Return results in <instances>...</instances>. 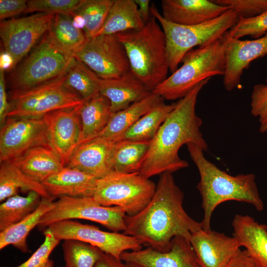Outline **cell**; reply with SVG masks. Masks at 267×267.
<instances>
[{"instance_id":"obj_1","label":"cell","mask_w":267,"mask_h":267,"mask_svg":"<svg viewBox=\"0 0 267 267\" xmlns=\"http://www.w3.org/2000/svg\"><path fill=\"white\" fill-rule=\"evenodd\" d=\"M154 194L147 205L138 214L125 219L123 233L161 252L168 251L174 238L189 240L202 228L183 207L184 195L176 184L172 173L161 174Z\"/></svg>"},{"instance_id":"obj_2","label":"cell","mask_w":267,"mask_h":267,"mask_svg":"<svg viewBox=\"0 0 267 267\" xmlns=\"http://www.w3.org/2000/svg\"><path fill=\"white\" fill-rule=\"evenodd\" d=\"M210 79L197 84L176 103L175 108L150 141L139 172L141 176L149 178L188 167V163L178 155V150L183 145L192 143L204 151L208 150V144L200 131L202 120L196 114L195 106L200 91Z\"/></svg>"},{"instance_id":"obj_3","label":"cell","mask_w":267,"mask_h":267,"mask_svg":"<svg viewBox=\"0 0 267 267\" xmlns=\"http://www.w3.org/2000/svg\"><path fill=\"white\" fill-rule=\"evenodd\" d=\"M186 145L200 175L197 188L202 197L201 205L204 211L203 218L200 222L202 229L206 232L212 230V214L216 208L224 202H243L252 205L258 211L264 209V204L254 174L231 176L208 160L204 151L197 145L189 143Z\"/></svg>"},{"instance_id":"obj_4","label":"cell","mask_w":267,"mask_h":267,"mask_svg":"<svg viewBox=\"0 0 267 267\" xmlns=\"http://www.w3.org/2000/svg\"><path fill=\"white\" fill-rule=\"evenodd\" d=\"M124 45L131 71L152 91L168 77L169 69L165 34L151 16L143 28L116 34Z\"/></svg>"},{"instance_id":"obj_5","label":"cell","mask_w":267,"mask_h":267,"mask_svg":"<svg viewBox=\"0 0 267 267\" xmlns=\"http://www.w3.org/2000/svg\"><path fill=\"white\" fill-rule=\"evenodd\" d=\"M229 37L227 32L212 43L189 51L182 59V65L152 92L164 100L180 99L202 81L223 76Z\"/></svg>"},{"instance_id":"obj_6","label":"cell","mask_w":267,"mask_h":267,"mask_svg":"<svg viewBox=\"0 0 267 267\" xmlns=\"http://www.w3.org/2000/svg\"><path fill=\"white\" fill-rule=\"evenodd\" d=\"M150 13L157 19L165 34L172 73L178 68L187 52L195 46H203L221 38L239 18L235 11L229 9L218 17L203 23L178 25L165 19L153 3L150 6Z\"/></svg>"},{"instance_id":"obj_7","label":"cell","mask_w":267,"mask_h":267,"mask_svg":"<svg viewBox=\"0 0 267 267\" xmlns=\"http://www.w3.org/2000/svg\"><path fill=\"white\" fill-rule=\"evenodd\" d=\"M66 72L29 89L11 90L8 117L40 119L49 112L82 104L85 101L65 84Z\"/></svg>"},{"instance_id":"obj_8","label":"cell","mask_w":267,"mask_h":267,"mask_svg":"<svg viewBox=\"0 0 267 267\" xmlns=\"http://www.w3.org/2000/svg\"><path fill=\"white\" fill-rule=\"evenodd\" d=\"M75 57L51 40L47 32L22 63L9 76L12 90H27L64 74Z\"/></svg>"},{"instance_id":"obj_9","label":"cell","mask_w":267,"mask_h":267,"mask_svg":"<svg viewBox=\"0 0 267 267\" xmlns=\"http://www.w3.org/2000/svg\"><path fill=\"white\" fill-rule=\"evenodd\" d=\"M156 185L139 173L112 172L98 179L93 197L100 205L122 208L127 216L142 211L152 199Z\"/></svg>"},{"instance_id":"obj_10","label":"cell","mask_w":267,"mask_h":267,"mask_svg":"<svg viewBox=\"0 0 267 267\" xmlns=\"http://www.w3.org/2000/svg\"><path fill=\"white\" fill-rule=\"evenodd\" d=\"M125 211L118 206L106 207L93 197L61 196L45 213L38 225L44 230L51 223L63 220L84 219L101 224L113 232L125 231Z\"/></svg>"},{"instance_id":"obj_11","label":"cell","mask_w":267,"mask_h":267,"mask_svg":"<svg viewBox=\"0 0 267 267\" xmlns=\"http://www.w3.org/2000/svg\"><path fill=\"white\" fill-rule=\"evenodd\" d=\"M74 57L102 79L117 78L131 71L125 48L116 34L88 39Z\"/></svg>"},{"instance_id":"obj_12","label":"cell","mask_w":267,"mask_h":267,"mask_svg":"<svg viewBox=\"0 0 267 267\" xmlns=\"http://www.w3.org/2000/svg\"><path fill=\"white\" fill-rule=\"evenodd\" d=\"M48 227L59 241L72 239L84 242L119 259L126 251L142 248L141 243L132 236L123 233L103 231L95 226L72 220L55 222Z\"/></svg>"},{"instance_id":"obj_13","label":"cell","mask_w":267,"mask_h":267,"mask_svg":"<svg viewBox=\"0 0 267 267\" xmlns=\"http://www.w3.org/2000/svg\"><path fill=\"white\" fill-rule=\"evenodd\" d=\"M54 14L36 13L0 22V36L4 51L13 58V70L48 31Z\"/></svg>"},{"instance_id":"obj_14","label":"cell","mask_w":267,"mask_h":267,"mask_svg":"<svg viewBox=\"0 0 267 267\" xmlns=\"http://www.w3.org/2000/svg\"><path fill=\"white\" fill-rule=\"evenodd\" d=\"M49 144L44 119L7 117L0 130V162L12 161L36 146Z\"/></svg>"},{"instance_id":"obj_15","label":"cell","mask_w":267,"mask_h":267,"mask_svg":"<svg viewBox=\"0 0 267 267\" xmlns=\"http://www.w3.org/2000/svg\"><path fill=\"white\" fill-rule=\"evenodd\" d=\"M82 104L75 108L57 110L43 117L46 126L48 143L64 167L68 164L80 142L82 125L80 109Z\"/></svg>"},{"instance_id":"obj_16","label":"cell","mask_w":267,"mask_h":267,"mask_svg":"<svg viewBox=\"0 0 267 267\" xmlns=\"http://www.w3.org/2000/svg\"><path fill=\"white\" fill-rule=\"evenodd\" d=\"M121 260L140 267H201L189 240L179 236L173 238L168 251L147 247L126 251Z\"/></svg>"},{"instance_id":"obj_17","label":"cell","mask_w":267,"mask_h":267,"mask_svg":"<svg viewBox=\"0 0 267 267\" xmlns=\"http://www.w3.org/2000/svg\"><path fill=\"white\" fill-rule=\"evenodd\" d=\"M267 54V33L262 37L252 40H241L230 36L226 48L223 76L225 89L231 91L237 88L244 71L251 63Z\"/></svg>"},{"instance_id":"obj_18","label":"cell","mask_w":267,"mask_h":267,"mask_svg":"<svg viewBox=\"0 0 267 267\" xmlns=\"http://www.w3.org/2000/svg\"><path fill=\"white\" fill-rule=\"evenodd\" d=\"M189 241L201 267H225L241 250L233 236L202 228L191 235Z\"/></svg>"},{"instance_id":"obj_19","label":"cell","mask_w":267,"mask_h":267,"mask_svg":"<svg viewBox=\"0 0 267 267\" xmlns=\"http://www.w3.org/2000/svg\"><path fill=\"white\" fill-rule=\"evenodd\" d=\"M162 15L181 25L203 23L221 16L229 8L208 0H162Z\"/></svg>"},{"instance_id":"obj_20","label":"cell","mask_w":267,"mask_h":267,"mask_svg":"<svg viewBox=\"0 0 267 267\" xmlns=\"http://www.w3.org/2000/svg\"><path fill=\"white\" fill-rule=\"evenodd\" d=\"M115 142L94 138L79 145L66 167L82 171L97 179L114 172L112 163Z\"/></svg>"},{"instance_id":"obj_21","label":"cell","mask_w":267,"mask_h":267,"mask_svg":"<svg viewBox=\"0 0 267 267\" xmlns=\"http://www.w3.org/2000/svg\"><path fill=\"white\" fill-rule=\"evenodd\" d=\"M99 92L109 100L111 111L115 113L146 98L152 91L131 70L117 78L100 79Z\"/></svg>"},{"instance_id":"obj_22","label":"cell","mask_w":267,"mask_h":267,"mask_svg":"<svg viewBox=\"0 0 267 267\" xmlns=\"http://www.w3.org/2000/svg\"><path fill=\"white\" fill-rule=\"evenodd\" d=\"M232 226L233 236L244 247L257 267H267V226L248 215L237 214Z\"/></svg>"},{"instance_id":"obj_23","label":"cell","mask_w":267,"mask_h":267,"mask_svg":"<svg viewBox=\"0 0 267 267\" xmlns=\"http://www.w3.org/2000/svg\"><path fill=\"white\" fill-rule=\"evenodd\" d=\"M98 179L78 169L64 167L42 183L51 197H92Z\"/></svg>"},{"instance_id":"obj_24","label":"cell","mask_w":267,"mask_h":267,"mask_svg":"<svg viewBox=\"0 0 267 267\" xmlns=\"http://www.w3.org/2000/svg\"><path fill=\"white\" fill-rule=\"evenodd\" d=\"M163 102L164 99L161 96L152 92L148 96L125 109L112 113L105 127L91 139L102 138L113 142L118 141L120 136L137 120Z\"/></svg>"},{"instance_id":"obj_25","label":"cell","mask_w":267,"mask_h":267,"mask_svg":"<svg viewBox=\"0 0 267 267\" xmlns=\"http://www.w3.org/2000/svg\"><path fill=\"white\" fill-rule=\"evenodd\" d=\"M10 161L29 178L40 183L64 167L49 144L33 147Z\"/></svg>"},{"instance_id":"obj_26","label":"cell","mask_w":267,"mask_h":267,"mask_svg":"<svg viewBox=\"0 0 267 267\" xmlns=\"http://www.w3.org/2000/svg\"><path fill=\"white\" fill-rule=\"evenodd\" d=\"M54 197H42L37 209L18 223L0 231V249L12 245L23 253L28 251L27 237L38 226L42 217L55 205Z\"/></svg>"},{"instance_id":"obj_27","label":"cell","mask_w":267,"mask_h":267,"mask_svg":"<svg viewBox=\"0 0 267 267\" xmlns=\"http://www.w3.org/2000/svg\"><path fill=\"white\" fill-rule=\"evenodd\" d=\"M111 114L110 101L100 92L85 101L80 109L82 132L79 145L100 133L108 123Z\"/></svg>"},{"instance_id":"obj_28","label":"cell","mask_w":267,"mask_h":267,"mask_svg":"<svg viewBox=\"0 0 267 267\" xmlns=\"http://www.w3.org/2000/svg\"><path fill=\"white\" fill-rule=\"evenodd\" d=\"M144 25L134 0H114L103 26L94 37L140 29Z\"/></svg>"},{"instance_id":"obj_29","label":"cell","mask_w":267,"mask_h":267,"mask_svg":"<svg viewBox=\"0 0 267 267\" xmlns=\"http://www.w3.org/2000/svg\"><path fill=\"white\" fill-rule=\"evenodd\" d=\"M19 189L24 192H36L42 197H51L42 183L29 178L13 162L0 163V201L18 194Z\"/></svg>"},{"instance_id":"obj_30","label":"cell","mask_w":267,"mask_h":267,"mask_svg":"<svg viewBox=\"0 0 267 267\" xmlns=\"http://www.w3.org/2000/svg\"><path fill=\"white\" fill-rule=\"evenodd\" d=\"M47 34L58 47L73 57L88 40L84 31L74 26L72 17L65 14L54 15Z\"/></svg>"},{"instance_id":"obj_31","label":"cell","mask_w":267,"mask_h":267,"mask_svg":"<svg viewBox=\"0 0 267 267\" xmlns=\"http://www.w3.org/2000/svg\"><path fill=\"white\" fill-rule=\"evenodd\" d=\"M176 105V103H160L137 120L120 136L118 141H150Z\"/></svg>"},{"instance_id":"obj_32","label":"cell","mask_w":267,"mask_h":267,"mask_svg":"<svg viewBox=\"0 0 267 267\" xmlns=\"http://www.w3.org/2000/svg\"><path fill=\"white\" fill-rule=\"evenodd\" d=\"M149 145L150 141L123 140L115 142L112 157L114 171L139 173Z\"/></svg>"},{"instance_id":"obj_33","label":"cell","mask_w":267,"mask_h":267,"mask_svg":"<svg viewBox=\"0 0 267 267\" xmlns=\"http://www.w3.org/2000/svg\"><path fill=\"white\" fill-rule=\"evenodd\" d=\"M100 79L88 66L74 58L64 76V83L86 101L99 92Z\"/></svg>"},{"instance_id":"obj_34","label":"cell","mask_w":267,"mask_h":267,"mask_svg":"<svg viewBox=\"0 0 267 267\" xmlns=\"http://www.w3.org/2000/svg\"><path fill=\"white\" fill-rule=\"evenodd\" d=\"M42 198L37 192L30 191L26 196L17 194L3 201L0 205V231L18 223L34 212Z\"/></svg>"},{"instance_id":"obj_35","label":"cell","mask_w":267,"mask_h":267,"mask_svg":"<svg viewBox=\"0 0 267 267\" xmlns=\"http://www.w3.org/2000/svg\"><path fill=\"white\" fill-rule=\"evenodd\" d=\"M62 246L64 267H94L104 253L95 246L76 240H65Z\"/></svg>"},{"instance_id":"obj_36","label":"cell","mask_w":267,"mask_h":267,"mask_svg":"<svg viewBox=\"0 0 267 267\" xmlns=\"http://www.w3.org/2000/svg\"><path fill=\"white\" fill-rule=\"evenodd\" d=\"M113 1L114 0H84L81 6L74 13L84 18L85 26L83 31L88 39L93 37L101 29Z\"/></svg>"},{"instance_id":"obj_37","label":"cell","mask_w":267,"mask_h":267,"mask_svg":"<svg viewBox=\"0 0 267 267\" xmlns=\"http://www.w3.org/2000/svg\"><path fill=\"white\" fill-rule=\"evenodd\" d=\"M84 0H30L25 13L61 14L72 16Z\"/></svg>"},{"instance_id":"obj_38","label":"cell","mask_w":267,"mask_h":267,"mask_svg":"<svg viewBox=\"0 0 267 267\" xmlns=\"http://www.w3.org/2000/svg\"><path fill=\"white\" fill-rule=\"evenodd\" d=\"M267 33V11L250 18L239 17L237 23L229 31L228 34L233 38L240 39L250 36L258 39Z\"/></svg>"},{"instance_id":"obj_39","label":"cell","mask_w":267,"mask_h":267,"mask_svg":"<svg viewBox=\"0 0 267 267\" xmlns=\"http://www.w3.org/2000/svg\"><path fill=\"white\" fill-rule=\"evenodd\" d=\"M44 239L43 243L30 258L21 264L15 267H44L49 257L60 241L54 236L51 229L44 230Z\"/></svg>"},{"instance_id":"obj_40","label":"cell","mask_w":267,"mask_h":267,"mask_svg":"<svg viewBox=\"0 0 267 267\" xmlns=\"http://www.w3.org/2000/svg\"><path fill=\"white\" fill-rule=\"evenodd\" d=\"M215 3L235 11L239 17L247 19L267 11V0H215Z\"/></svg>"},{"instance_id":"obj_41","label":"cell","mask_w":267,"mask_h":267,"mask_svg":"<svg viewBox=\"0 0 267 267\" xmlns=\"http://www.w3.org/2000/svg\"><path fill=\"white\" fill-rule=\"evenodd\" d=\"M251 113L258 117L259 131L262 133L267 132V85L259 84L253 88L251 95Z\"/></svg>"},{"instance_id":"obj_42","label":"cell","mask_w":267,"mask_h":267,"mask_svg":"<svg viewBox=\"0 0 267 267\" xmlns=\"http://www.w3.org/2000/svg\"><path fill=\"white\" fill-rule=\"evenodd\" d=\"M27 1L26 0H0V20L25 13L27 8Z\"/></svg>"},{"instance_id":"obj_43","label":"cell","mask_w":267,"mask_h":267,"mask_svg":"<svg viewBox=\"0 0 267 267\" xmlns=\"http://www.w3.org/2000/svg\"><path fill=\"white\" fill-rule=\"evenodd\" d=\"M4 71L0 69V125L5 122L10 111V105L6 92Z\"/></svg>"},{"instance_id":"obj_44","label":"cell","mask_w":267,"mask_h":267,"mask_svg":"<svg viewBox=\"0 0 267 267\" xmlns=\"http://www.w3.org/2000/svg\"><path fill=\"white\" fill-rule=\"evenodd\" d=\"M225 267H257L246 250H240Z\"/></svg>"},{"instance_id":"obj_45","label":"cell","mask_w":267,"mask_h":267,"mask_svg":"<svg viewBox=\"0 0 267 267\" xmlns=\"http://www.w3.org/2000/svg\"><path fill=\"white\" fill-rule=\"evenodd\" d=\"M94 267H126V263H124L121 259L103 253Z\"/></svg>"},{"instance_id":"obj_46","label":"cell","mask_w":267,"mask_h":267,"mask_svg":"<svg viewBox=\"0 0 267 267\" xmlns=\"http://www.w3.org/2000/svg\"><path fill=\"white\" fill-rule=\"evenodd\" d=\"M138 6L139 15L145 24L150 18V0H134Z\"/></svg>"},{"instance_id":"obj_47","label":"cell","mask_w":267,"mask_h":267,"mask_svg":"<svg viewBox=\"0 0 267 267\" xmlns=\"http://www.w3.org/2000/svg\"><path fill=\"white\" fill-rule=\"evenodd\" d=\"M14 63L11 56L4 51L0 53V69L5 70H13Z\"/></svg>"},{"instance_id":"obj_48","label":"cell","mask_w":267,"mask_h":267,"mask_svg":"<svg viewBox=\"0 0 267 267\" xmlns=\"http://www.w3.org/2000/svg\"><path fill=\"white\" fill-rule=\"evenodd\" d=\"M72 17L74 26L76 28L83 30L85 26V21L84 18L78 14H74Z\"/></svg>"},{"instance_id":"obj_49","label":"cell","mask_w":267,"mask_h":267,"mask_svg":"<svg viewBox=\"0 0 267 267\" xmlns=\"http://www.w3.org/2000/svg\"><path fill=\"white\" fill-rule=\"evenodd\" d=\"M44 267H54L53 262L51 260H49Z\"/></svg>"},{"instance_id":"obj_50","label":"cell","mask_w":267,"mask_h":267,"mask_svg":"<svg viewBox=\"0 0 267 267\" xmlns=\"http://www.w3.org/2000/svg\"><path fill=\"white\" fill-rule=\"evenodd\" d=\"M126 267H140L139 266L129 263H125Z\"/></svg>"},{"instance_id":"obj_51","label":"cell","mask_w":267,"mask_h":267,"mask_svg":"<svg viewBox=\"0 0 267 267\" xmlns=\"http://www.w3.org/2000/svg\"><path fill=\"white\" fill-rule=\"evenodd\" d=\"M266 84L267 85V78L266 79Z\"/></svg>"},{"instance_id":"obj_52","label":"cell","mask_w":267,"mask_h":267,"mask_svg":"<svg viewBox=\"0 0 267 267\" xmlns=\"http://www.w3.org/2000/svg\"></svg>"}]
</instances>
